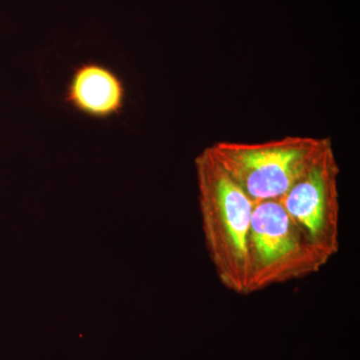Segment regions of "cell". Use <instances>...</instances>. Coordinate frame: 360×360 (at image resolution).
Segmentation results:
<instances>
[{
    "label": "cell",
    "instance_id": "obj_5",
    "mask_svg": "<svg viewBox=\"0 0 360 360\" xmlns=\"http://www.w3.org/2000/svg\"><path fill=\"white\" fill-rule=\"evenodd\" d=\"M127 98L124 80L113 68L87 60L72 68L63 101L75 112L103 122L122 115Z\"/></svg>",
    "mask_w": 360,
    "mask_h": 360
},
{
    "label": "cell",
    "instance_id": "obj_3",
    "mask_svg": "<svg viewBox=\"0 0 360 360\" xmlns=\"http://www.w3.org/2000/svg\"><path fill=\"white\" fill-rule=\"evenodd\" d=\"M248 251V295L312 276L330 260L291 219L278 200L255 202Z\"/></svg>",
    "mask_w": 360,
    "mask_h": 360
},
{
    "label": "cell",
    "instance_id": "obj_1",
    "mask_svg": "<svg viewBox=\"0 0 360 360\" xmlns=\"http://www.w3.org/2000/svg\"><path fill=\"white\" fill-rule=\"evenodd\" d=\"M203 238L217 278L226 290L248 295V251L255 202L206 148L196 156Z\"/></svg>",
    "mask_w": 360,
    "mask_h": 360
},
{
    "label": "cell",
    "instance_id": "obj_4",
    "mask_svg": "<svg viewBox=\"0 0 360 360\" xmlns=\"http://www.w3.org/2000/svg\"><path fill=\"white\" fill-rule=\"evenodd\" d=\"M340 174L331 144L278 200L291 219L329 259L340 248Z\"/></svg>",
    "mask_w": 360,
    "mask_h": 360
},
{
    "label": "cell",
    "instance_id": "obj_2",
    "mask_svg": "<svg viewBox=\"0 0 360 360\" xmlns=\"http://www.w3.org/2000/svg\"><path fill=\"white\" fill-rule=\"evenodd\" d=\"M330 139L285 136L259 143L219 141L210 153L253 202L281 200L328 146Z\"/></svg>",
    "mask_w": 360,
    "mask_h": 360
}]
</instances>
